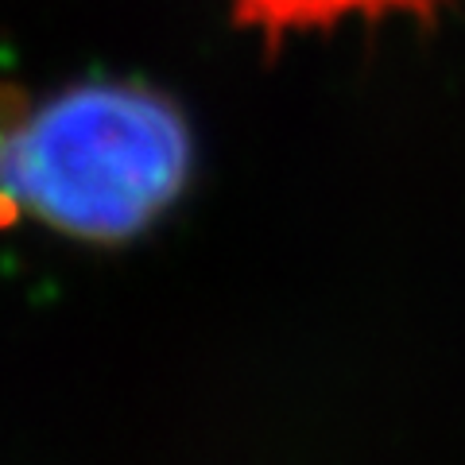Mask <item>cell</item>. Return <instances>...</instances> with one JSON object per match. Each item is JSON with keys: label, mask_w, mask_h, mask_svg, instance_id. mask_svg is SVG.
Instances as JSON below:
<instances>
[{"label": "cell", "mask_w": 465, "mask_h": 465, "mask_svg": "<svg viewBox=\"0 0 465 465\" xmlns=\"http://www.w3.org/2000/svg\"><path fill=\"white\" fill-rule=\"evenodd\" d=\"M191 143L167 101L121 85L74 90L8 140V191L39 222L121 241L179 194Z\"/></svg>", "instance_id": "cell-1"}, {"label": "cell", "mask_w": 465, "mask_h": 465, "mask_svg": "<svg viewBox=\"0 0 465 465\" xmlns=\"http://www.w3.org/2000/svg\"><path fill=\"white\" fill-rule=\"evenodd\" d=\"M442 0H232L244 24L268 35L295 27H326L341 16H381V12H430Z\"/></svg>", "instance_id": "cell-2"}]
</instances>
